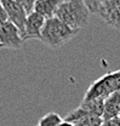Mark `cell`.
I'll list each match as a JSON object with an SVG mask.
<instances>
[{
  "label": "cell",
  "mask_w": 120,
  "mask_h": 126,
  "mask_svg": "<svg viewBox=\"0 0 120 126\" xmlns=\"http://www.w3.org/2000/svg\"><path fill=\"white\" fill-rule=\"evenodd\" d=\"M61 2V0H38L33 11L41 15L46 19H50L52 17H56Z\"/></svg>",
  "instance_id": "obj_8"
},
{
  "label": "cell",
  "mask_w": 120,
  "mask_h": 126,
  "mask_svg": "<svg viewBox=\"0 0 120 126\" xmlns=\"http://www.w3.org/2000/svg\"><path fill=\"white\" fill-rule=\"evenodd\" d=\"M103 124V118L97 115H86L83 119L74 123L75 126H101Z\"/></svg>",
  "instance_id": "obj_12"
},
{
  "label": "cell",
  "mask_w": 120,
  "mask_h": 126,
  "mask_svg": "<svg viewBox=\"0 0 120 126\" xmlns=\"http://www.w3.org/2000/svg\"><path fill=\"white\" fill-rule=\"evenodd\" d=\"M80 107L85 109L91 115H97V116H103L104 111V99H92V101H86L81 102Z\"/></svg>",
  "instance_id": "obj_10"
},
{
  "label": "cell",
  "mask_w": 120,
  "mask_h": 126,
  "mask_svg": "<svg viewBox=\"0 0 120 126\" xmlns=\"http://www.w3.org/2000/svg\"><path fill=\"white\" fill-rule=\"evenodd\" d=\"M97 15L110 27L120 29V0H107Z\"/></svg>",
  "instance_id": "obj_6"
},
{
  "label": "cell",
  "mask_w": 120,
  "mask_h": 126,
  "mask_svg": "<svg viewBox=\"0 0 120 126\" xmlns=\"http://www.w3.org/2000/svg\"><path fill=\"white\" fill-rule=\"evenodd\" d=\"M101 126H120V115L117 116V118H114V119L103 121V124Z\"/></svg>",
  "instance_id": "obj_15"
},
{
  "label": "cell",
  "mask_w": 120,
  "mask_h": 126,
  "mask_svg": "<svg viewBox=\"0 0 120 126\" xmlns=\"http://www.w3.org/2000/svg\"><path fill=\"white\" fill-rule=\"evenodd\" d=\"M62 118L56 113H47L46 115H44L40 120L38 126H60L62 123Z\"/></svg>",
  "instance_id": "obj_11"
},
{
  "label": "cell",
  "mask_w": 120,
  "mask_h": 126,
  "mask_svg": "<svg viewBox=\"0 0 120 126\" xmlns=\"http://www.w3.org/2000/svg\"><path fill=\"white\" fill-rule=\"evenodd\" d=\"M120 115V91L112 94L104 99V111H103V121L114 119Z\"/></svg>",
  "instance_id": "obj_9"
},
{
  "label": "cell",
  "mask_w": 120,
  "mask_h": 126,
  "mask_svg": "<svg viewBox=\"0 0 120 126\" xmlns=\"http://www.w3.org/2000/svg\"><path fill=\"white\" fill-rule=\"evenodd\" d=\"M0 48H1V46H0Z\"/></svg>",
  "instance_id": "obj_19"
},
{
  "label": "cell",
  "mask_w": 120,
  "mask_h": 126,
  "mask_svg": "<svg viewBox=\"0 0 120 126\" xmlns=\"http://www.w3.org/2000/svg\"><path fill=\"white\" fill-rule=\"evenodd\" d=\"M78 32L79 31L72 29L70 27L64 24L57 17H52L50 19H46L39 40L51 48H58L68 43Z\"/></svg>",
  "instance_id": "obj_2"
},
{
  "label": "cell",
  "mask_w": 120,
  "mask_h": 126,
  "mask_svg": "<svg viewBox=\"0 0 120 126\" xmlns=\"http://www.w3.org/2000/svg\"><path fill=\"white\" fill-rule=\"evenodd\" d=\"M120 91V69L107 73L102 78L96 80L87 89L83 101H92V99H105L112 94Z\"/></svg>",
  "instance_id": "obj_3"
},
{
  "label": "cell",
  "mask_w": 120,
  "mask_h": 126,
  "mask_svg": "<svg viewBox=\"0 0 120 126\" xmlns=\"http://www.w3.org/2000/svg\"><path fill=\"white\" fill-rule=\"evenodd\" d=\"M84 1H85L86 6L89 7L91 14L97 15L98 11H100V9L102 7V5L104 4L107 0H84Z\"/></svg>",
  "instance_id": "obj_13"
},
{
  "label": "cell",
  "mask_w": 120,
  "mask_h": 126,
  "mask_svg": "<svg viewBox=\"0 0 120 126\" xmlns=\"http://www.w3.org/2000/svg\"><path fill=\"white\" fill-rule=\"evenodd\" d=\"M21 31L10 21H6L0 26V46L6 48L18 50L23 44Z\"/></svg>",
  "instance_id": "obj_4"
},
{
  "label": "cell",
  "mask_w": 120,
  "mask_h": 126,
  "mask_svg": "<svg viewBox=\"0 0 120 126\" xmlns=\"http://www.w3.org/2000/svg\"><path fill=\"white\" fill-rule=\"evenodd\" d=\"M90 10L84 0H69L61 2L56 17L72 29L79 31L87 26L90 19Z\"/></svg>",
  "instance_id": "obj_1"
},
{
  "label": "cell",
  "mask_w": 120,
  "mask_h": 126,
  "mask_svg": "<svg viewBox=\"0 0 120 126\" xmlns=\"http://www.w3.org/2000/svg\"><path fill=\"white\" fill-rule=\"evenodd\" d=\"M6 21H9V18H7L5 9L2 7V5H1V2H0V26H1L2 23H5Z\"/></svg>",
  "instance_id": "obj_16"
},
{
  "label": "cell",
  "mask_w": 120,
  "mask_h": 126,
  "mask_svg": "<svg viewBox=\"0 0 120 126\" xmlns=\"http://www.w3.org/2000/svg\"><path fill=\"white\" fill-rule=\"evenodd\" d=\"M17 1L23 6V9L26 10V12L29 15L30 12H33L34 6H35V4H36L38 0H17Z\"/></svg>",
  "instance_id": "obj_14"
},
{
  "label": "cell",
  "mask_w": 120,
  "mask_h": 126,
  "mask_svg": "<svg viewBox=\"0 0 120 126\" xmlns=\"http://www.w3.org/2000/svg\"><path fill=\"white\" fill-rule=\"evenodd\" d=\"M46 18H44L41 15L36 14L35 11L30 12L27 16L26 24H24V31H23V40L28 39H40L41 31L45 26Z\"/></svg>",
  "instance_id": "obj_7"
},
{
  "label": "cell",
  "mask_w": 120,
  "mask_h": 126,
  "mask_svg": "<svg viewBox=\"0 0 120 126\" xmlns=\"http://www.w3.org/2000/svg\"><path fill=\"white\" fill-rule=\"evenodd\" d=\"M61 1H62V2H63V1H69V0H61Z\"/></svg>",
  "instance_id": "obj_18"
},
{
  "label": "cell",
  "mask_w": 120,
  "mask_h": 126,
  "mask_svg": "<svg viewBox=\"0 0 120 126\" xmlns=\"http://www.w3.org/2000/svg\"><path fill=\"white\" fill-rule=\"evenodd\" d=\"M36 126H38V125H36Z\"/></svg>",
  "instance_id": "obj_20"
},
{
  "label": "cell",
  "mask_w": 120,
  "mask_h": 126,
  "mask_svg": "<svg viewBox=\"0 0 120 126\" xmlns=\"http://www.w3.org/2000/svg\"><path fill=\"white\" fill-rule=\"evenodd\" d=\"M2 7L6 11V15L10 22H12L16 27L21 31V34L23 35L24 24L28 14L23 9V6L17 0H0Z\"/></svg>",
  "instance_id": "obj_5"
},
{
  "label": "cell",
  "mask_w": 120,
  "mask_h": 126,
  "mask_svg": "<svg viewBox=\"0 0 120 126\" xmlns=\"http://www.w3.org/2000/svg\"><path fill=\"white\" fill-rule=\"evenodd\" d=\"M60 126H75V125L73 123H69V121H67V120H63L60 124Z\"/></svg>",
  "instance_id": "obj_17"
}]
</instances>
